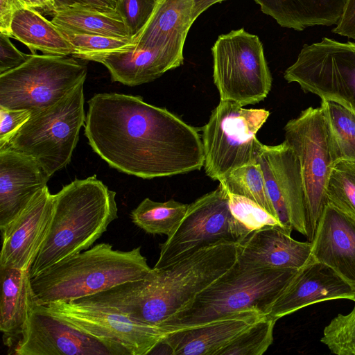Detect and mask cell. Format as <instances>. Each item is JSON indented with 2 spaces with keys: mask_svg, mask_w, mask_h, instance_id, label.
<instances>
[{
  "mask_svg": "<svg viewBox=\"0 0 355 355\" xmlns=\"http://www.w3.org/2000/svg\"><path fill=\"white\" fill-rule=\"evenodd\" d=\"M338 299L355 302V287L327 265L313 260L300 269L268 315L277 320L309 305Z\"/></svg>",
  "mask_w": 355,
  "mask_h": 355,
  "instance_id": "cell-18",
  "label": "cell"
},
{
  "mask_svg": "<svg viewBox=\"0 0 355 355\" xmlns=\"http://www.w3.org/2000/svg\"><path fill=\"white\" fill-rule=\"evenodd\" d=\"M265 315L257 309L234 312L207 323L166 332L151 352L172 355H219L241 333Z\"/></svg>",
  "mask_w": 355,
  "mask_h": 355,
  "instance_id": "cell-17",
  "label": "cell"
},
{
  "mask_svg": "<svg viewBox=\"0 0 355 355\" xmlns=\"http://www.w3.org/2000/svg\"><path fill=\"white\" fill-rule=\"evenodd\" d=\"M238 243L205 246L143 279L128 282L79 299L124 314L139 323L162 328L237 261Z\"/></svg>",
  "mask_w": 355,
  "mask_h": 355,
  "instance_id": "cell-2",
  "label": "cell"
},
{
  "mask_svg": "<svg viewBox=\"0 0 355 355\" xmlns=\"http://www.w3.org/2000/svg\"><path fill=\"white\" fill-rule=\"evenodd\" d=\"M189 205L173 199L156 202L146 198L131 211L130 218L148 234L168 236L184 218Z\"/></svg>",
  "mask_w": 355,
  "mask_h": 355,
  "instance_id": "cell-28",
  "label": "cell"
},
{
  "mask_svg": "<svg viewBox=\"0 0 355 355\" xmlns=\"http://www.w3.org/2000/svg\"><path fill=\"white\" fill-rule=\"evenodd\" d=\"M0 330L6 343L20 336L33 295L29 269L0 268Z\"/></svg>",
  "mask_w": 355,
  "mask_h": 355,
  "instance_id": "cell-25",
  "label": "cell"
},
{
  "mask_svg": "<svg viewBox=\"0 0 355 355\" xmlns=\"http://www.w3.org/2000/svg\"><path fill=\"white\" fill-rule=\"evenodd\" d=\"M299 270L254 267L236 261L162 329L169 332L198 326L248 309L268 315Z\"/></svg>",
  "mask_w": 355,
  "mask_h": 355,
  "instance_id": "cell-5",
  "label": "cell"
},
{
  "mask_svg": "<svg viewBox=\"0 0 355 355\" xmlns=\"http://www.w3.org/2000/svg\"><path fill=\"white\" fill-rule=\"evenodd\" d=\"M30 55L18 50L9 36L0 33V74L20 66Z\"/></svg>",
  "mask_w": 355,
  "mask_h": 355,
  "instance_id": "cell-38",
  "label": "cell"
},
{
  "mask_svg": "<svg viewBox=\"0 0 355 355\" xmlns=\"http://www.w3.org/2000/svg\"><path fill=\"white\" fill-rule=\"evenodd\" d=\"M53 1L56 10L73 6L113 10L115 9L116 5V0H53Z\"/></svg>",
  "mask_w": 355,
  "mask_h": 355,
  "instance_id": "cell-41",
  "label": "cell"
},
{
  "mask_svg": "<svg viewBox=\"0 0 355 355\" xmlns=\"http://www.w3.org/2000/svg\"><path fill=\"white\" fill-rule=\"evenodd\" d=\"M332 31L355 39V0L347 1L343 15Z\"/></svg>",
  "mask_w": 355,
  "mask_h": 355,
  "instance_id": "cell-39",
  "label": "cell"
},
{
  "mask_svg": "<svg viewBox=\"0 0 355 355\" xmlns=\"http://www.w3.org/2000/svg\"><path fill=\"white\" fill-rule=\"evenodd\" d=\"M24 8L36 10L43 15L53 16L55 12L53 0H19Z\"/></svg>",
  "mask_w": 355,
  "mask_h": 355,
  "instance_id": "cell-42",
  "label": "cell"
},
{
  "mask_svg": "<svg viewBox=\"0 0 355 355\" xmlns=\"http://www.w3.org/2000/svg\"><path fill=\"white\" fill-rule=\"evenodd\" d=\"M326 194L327 203L355 218V162H336L328 180Z\"/></svg>",
  "mask_w": 355,
  "mask_h": 355,
  "instance_id": "cell-31",
  "label": "cell"
},
{
  "mask_svg": "<svg viewBox=\"0 0 355 355\" xmlns=\"http://www.w3.org/2000/svg\"><path fill=\"white\" fill-rule=\"evenodd\" d=\"M50 177L30 156L0 149V229L2 230L44 187Z\"/></svg>",
  "mask_w": 355,
  "mask_h": 355,
  "instance_id": "cell-19",
  "label": "cell"
},
{
  "mask_svg": "<svg viewBox=\"0 0 355 355\" xmlns=\"http://www.w3.org/2000/svg\"><path fill=\"white\" fill-rule=\"evenodd\" d=\"M284 141L296 154L300 164L309 228L313 240L317 225L327 204V186L338 161L322 108L309 107L284 127Z\"/></svg>",
  "mask_w": 355,
  "mask_h": 355,
  "instance_id": "cell-9",
  "label": "cell"
},
{
  "mask_svg": "<svg viewBox=\"0 0 355 355\" xmlns=\"http://www.w3.org/2000/svg\"><path fill=\"white\" fill-rule=\"evenodd\" d=\"M11 37L26 46L32 54L73 55L75 49L63 33L51 21L36 10L24 8L15 15Z\"/></svg>",
  "mask_w": 355,
  "mask_h": 355,
  "instance_id": "cell-26",
  "label": "cell"
},
{
  "mask_svg": "<svg viewBox=\"0 0 355 355\" xmlns=\"http://www.w3.org/2000/svg\"><path fill=\"white\" fill-rule=\"evenodd\" d=\"M237 243V261L250 266L300 269L315 260L311 241H296L277 227L252 231Z\"/></svg>",
  "mask_w": 355,
  "mask_h": 355,
  "instance_id": "cell-21",
  "label": "cell"
},
{
  "mask_svg": "<svg viewBox=\"0 0 355 355\" xmlns=\"http://www.w3.org/2000/svg\"><path fill=\"white\" fill-rule=\"evenodd\" d=\"M87 73L74 57L31 54L20 66L0 74V106L32 114L59 101Z\"/></svg>",
  "mask_w": 355,
  "mask_h": 355,
  "instance_id": "cell-8",
  "label": "cell"
},
{
  "mask_svg": "<svg viewBox=\"0 0 355 355\" xmlns=\"http://www.w3.org/2000/svg\"><path fill=\"white\" fill-rule=\"evenodd\" d=\"M247 234L232 214L227 191L218 186L189 204L182 220L159 245V256L153 268H164L220 241L238 242Z\"/></svg>",
  "mask_w": 355,
  "mask_h": 355,
  "instance_id": "cell-13",
  "label": "cell"
},
{
  "mask_svg": "<svg viewBox=\"0 0 355 355\" xmlns=\"http://www.w3.org/2000/svg\"><path fill=\"white\" fill-rule=\"evenodd\" d=\"M257 163L280 223L289 234L295 230L308 237L301 168L293 150L285 141L276 146L263 144Z\"/></svg>",
  "mask_w": 355,
  "mask_h": 355,
  "instance_id": "cell-14",
  "label": "cell"
},
{
  "mask_svg": "<svg viewBox=\"0 0 355 355\" xmlns=\"http://www.w3.org/2000/svg\"><path fill=\"white\" fill-rule=\"evenodd\" d=\"M311 243L313 258L355 287V218L327 203Z\"/></svg>",
  "mask_w": 355,
  "mask_h": 355,
  "instance_id": "cell-20",
  "label": "cell"
},
{
  "mask_svg": "<svg viewBox=\"0 0 355 355\" xmlns=\"http://www.w3.org/2000/svg\"><path fill=\"white\" fill-rule=\"evenodd\" d=\"M225 0H193V19L195 21L203 12L211 6Z\"/></svg>",
  "mask_w": 355,
  "mask_h": 355,
  "instance_id": "cell-43",
  "label": "cell"
},
{
  "mask_svg": "<svg viewBox=\"0 0 355 355\" xmlns=\"http://www.w3.org/2000/svg\"><path fill=\"white\" fill-rule=\"evenodd\" d=\"M84 126L92 150L110 167L128 175L152 179L204 166L198 130L139 96L94 95Z\"/></svg>",
  "mask_w": 355,
  "mask_h": 355,
  "instance_id": "cell-1",
  "label": "cell"
},
{
  "mask_svg": "<svg viewBox=\"0 0 355 355\" xmlns=\"http://www.w3.org/2000/svg\"><path fill=\"white\" fill-rule=\"evenodd\" d=\"M19 337L17 355H116L102 341L54 316L34 296Z\"/></svg>",
  "mask_w": 355,
  "mask_h": 355,
  "instance_id": "cell-15",
  "label": "cell"
},
{
  "mask_svg": "<svg viewBox=\"0 0 355 355\" xmlns=\"http://www.w3.org/2000/svg\"><path fill=\"white\" fill-rule=\"evenodd\" d=\"M115 197L96 175L75 180L53 194L50 225L29 268L31 278L91 247L118 218Z\"/></svg>",
  "mask_w": 355,
  "mask_h": 355,
  "instance_id": "cell-3",
  "label": "cell"
},
{
  "mask_svg": "<svg viewBox=\"0 0 355 355\" xmlns=\"http://www.w3.org/2000/svg\"><path fill=\"white\" fill-rule=\"evenodd\" d=\"M157 0H116V10L123 17L132 36L145 25Z\"/></svg>",
  "mask_w": 355,
  "mask_h": 355,
  "instance_id": "cell-36",
  "label": "cell"
},
{
  "mask_svg": "<svg viewBox=\"0 0 355 355\" xmlns=\"http://www.w3.org/2000/svg\"><path fill=\"white\" fill-rule=\"evenodd\" d=\"M52 17L51 21L64 32L116 37H132L116 8L106 10L73 6L57 9Z\"/></svg>",
  "mask_w": 355,
  "mask_h": 355,
  "instance_id": "cell-27",
  "label": "cell"
},
{
  "mask_svg": "<svg viewBox=\"0 0 355 355\" xmlns=\"http://www.w3.org/2000/svg\"><path fill=\"white\" fill-rule=\"evenodd\" d=\"M227 193L232 214L247 234L266 227H277L291 234L277 218L254 201Z\"/></svg>",
  "mask_w": 355,
  "mask_h": 355,
  "instance_id": "cell-33",
  "label": "cell"
},
{
  "mask_svg": "<svg viewBox=\"0 0 355 355\" xmlns=\"http://www.w3.org/2000/svg\"><path fill=\"white\" fill-rule=\"evenodd\" d=\"M53 208L47 186L2 230L0 268L29 269L46 236Z\"/></svg>",
  "mask_w": 355,
  "mask_h": 355,
  "instance_id": "cell-16",
  "label": "cell"
},
{
  "mask_svg": "<svg viewBox=\"0 0 355 355\" xmlns=\"http://www.w3.org/2000/svg\"><path fill=\"white\" fill-rule=\"evenodd\" d=\"M304 91L355 112V43L324 37L305 44L284 74Z\"/></svg>",
  "mask_w": 355,
  "mask_h": 355,
  "instance_id": "cell-11",
  "label": "cell"
},
{
  "mask_svg": "<svg viewBox=\"0 0 355 355\" xmlns=\"http://www.w3.org/2000/svg\"><path fill=\"white\" fill-rule=\"evenodd\" d=\"M211 53L214 83L221 101L244 107L267 97L272 79L257 35L243 28L222 34Z\"/></svg>",
  "mask_w": 355,
  "mask_h": 355,
  "instance_id": "cell-10",
  "label": "cell"
},
{
  "mask_svg": "<svg viewBox=\"0 0 355 355\" xmlns=\"http://www.w3.org/2000/svg\"><path fill=\"white\" fill-rule=\"evenodd\" d=\"M320 341L338 355H355V306L348 314L337 315L323 331Z\"/></svg>",
  "mask_w": 355,
  "mask_h": 355,
  "instance_id": "cell-34",
  "label": "cell"
},
{
  "mask_svg": "<svg viewBox=\"0 0 355 355\" xmlns=\"http://www.w3.org/2000/svg\"><path fill=\"white\" fill-rule=\"evenodd\" d=\"M193 6V0H157L150 17L133 36L134 44L157 49L180 67L187 33L194 22Z\"/></svg>",
  "mask_w": 355,
  "mask_h": 355,
  "instance_id": "cell-22",
  "label": "cell"
},
{
  "mask_svg": "<svg viewBox=\"0 0 355 355\" xmlns=\"http://www.w3.org/2000/svg\"><path fill=\"white\" fill-rule=\"evenodd\" d=\"M24 6L19 0H0V33L11 37V24L16 13Z\"/></svg>",
  "mask_w": 355,
  "mask_h": 355,
  "instance_id": "cell-40",
  "label": "cell"
},
{
  "mask_svg": "<svg viewBox=\"0 0 355 355\" xmlns=\"http://www.w3.org/2000/svg\"><path fill=\"white\" fill-rule=\"evenodd\" d=\"M269 115L263 108L220 100L202 128L206 175L218 181L234 168L257 163L263 144L256 135Z\"/></svg>",
  "mask_w": 355,
  "mask_h": 355,
  "instance_id": "cell-7",
  "label": "cell"
},
{
  "mask_svg": "<svg viewBox=\"0 0 355 355\" xmlns=\"http://www.w3.org/2000/svg\"><path fill=\"white\" fill-rule=\"evenodd\" d=\"M31 114L29 110L8 109L0 106V149L8 145Z\"/></svg>",
  "mask_w": 355,
  "mask_h": 355,
  "instance_id": "cell-37",
  "label": "cell"
},
{
  "mask_svg": "<svg viewBox=\"0 0 355 355\" xmlns=\"http://www.w3.org/2000/svg\"><path fill=\"white\" fill-rule=\"evenodd\" d=\"M282 27L302 31L336 25L347 0H254Z\"/></svg>",
  "mask_w": 355,
  "mask_h": 355,
  "instance_id": "cell-24",
  "label": "cell"
},
{
  "mask_svg": "<svg viewBox=\"0 0 355 355\" xmlns=\"http://www.w3.org/2000/svg\"><path fill=\"white\" fill-rule=\"evenodd\" d=\"M61 31L73 46L75 52L72 56L76 58L86 54L116 49L134 42L133 36L131 37H116Z\"/></svg>",
  "mask_w": 355,
  "mask_h": 355,
  "instance_id": "cell-35",
  "label": "cell"
},
{
  "mask_svg": "<svg viewBox=\"0 0 355 355\" xmlns=\"http://www.w3.org/2000/svg\"><path fill=\"white\" fill-rule=\"evenodd\" d=\"M151 270L141 247L122 251L101 243L52 265L31 278V285L35 300L46 305L82 299L143 279Z\"/></svg>",
  "mask_w": 355,
  "mask_h": 355,
  "instance_id": "cell-4",
  "label": "cell"
},
{
  "mask_svg": "<svg viewBox=\"0 0 355 355\" xmlns=\"http://www.w3.org/2000/svg\"><path fill=\"white\" fill-rule=\"evenodd\" d=\"M218 181L219 186L227 192L254 201L277 218L266 191L259 164H250L234 168Z\"/></svg>",
  "mask_w": 355,
  "mask_h": 355,
  "instance_id": "cell-29",
  "label": "cell"
},
{
  "mask_svg": "<svg viewBox=\"0 0 355 355\" xmlns=\"http://www.w3.org/2000/svg\"><path fill=\"white\" fill-rule=\"evenodd\" d=\"M84 83L55 104L31 114L4 148L30 156L50 178L66 166L85 123Z\"/></svg>",
  "mask_w": 355,
  "mask_h": 355,
  "instance_id": "cell-6",
  "label": "cell"
},
{
  "mask_svg": "<svg viewBox=\"0 0 355 355\" xmlns=\"http://www.w3.org/2000/svg\"><path fill=\"white\" fill-rule=\"evenodd\" d=\"M54 316L111 347L116 355L150 354L166 335L102 305L78 300L45 305Z\"/></svg>",
  "mask_w": 355,
  "mask_h": 355,
  "instance_id": "cell-12",
  "label": "cell"
},
{
  "mask_svg": "<svg viewBox=\"0 0 355 355\" xmlns=\"http://www.w3.org/2000/svg\"><path fill=\"white\" fill-rule=\"evenodd\" d=\"M78 59L101 63L109 71L112 81L130 87L153 81L178 67L162 51L134 42L114 50L83 55Z\"/></svg>",
  "mask_w": 355,
  "mask_h": 355,
  "instance_id": "cell-23",
  "label": "cell"
},
{
  "mask_svg": "<svg viewBox=\"0 0 355 355\" xmlns=\"http://www.w3.org/2000/svg\"><path fill=\"white\" fill-rule=\"evenodd\" d=\"M320 107L328 123L338 161L355 162V112L331 101L322 100Z\"/></svg>",
  "mask_w": 355,
  "mask_h": 355,
  "instance_id": "cell-30",
  "label": "cell"
},
{
  "mask_svg": "<svg viewBox=\"0 0 355 355\" xmlns=\"http://www.w3.org/2000/svg\"><path fill=\"white\" fill-rule=\"evenodd\" d=\"M277 320L265 315L241 333L219 355H262L273 342Z\"/></svg>",
  "mask_w": 355,
  "mask_h": 355,
  "instance_id": "cell-32",
  "label": "cell"
}]
</instances>
